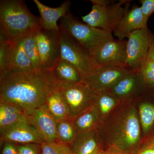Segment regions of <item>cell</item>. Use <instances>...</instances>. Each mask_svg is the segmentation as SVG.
Wrapping results in <instances>:
<instances>
[{
	"label": "cell",
	"mask_w": 154,
	"mask_h": 154,
	"mask_svg": "<svg viewBox=\"0 0 154 154\" xmlns=\"http://www.w3.org/2000/svg\"><path fill=\"white\" fill-rule=\"evenodd\" d=\"M104 149L128 154L136 152L142 141L135 101L120 103L97 128Z\"/></svg>",
	"instance_id": "1"
},
{
	"label": "cell",
	"mask_w": 154,
	"mask_h": 154,
	"mask_svg": "<svg viewBox=\"0 0 154 154\" xmlns=\"http://www.w3.org/2000/svg\"><path fill=\"white\" fill-rule=\"evenodd\" d=\"M0 100L12 103L27 116L45 104L51 87L49 71L11 72L0 80Z\"/></svg>",
	"instance_id": "2"
},
{
	"label": "cell",
	"mask_w": 154,
	"mask_h": 154,
	"mask_svg": "<svg viewBox=\"0 0 154 154\" xmlns=\"http://www.w3.org/2000/svg\"><path fill=\"white\" fill-rule=\"evenodd\" d=\"M0 24L1 32L11 43L41 27L39 18L31 14L20 0L1 1Z\"/></svg>",
	"instance_id": "3"
},
{
	"label": "cell",
	"mask_w": 154,
	"mask_h": 154,
	"mask_svg": "<svg viewBox=\"0 0 154 154\" xmlns=\"http://www.w3.org/2000/svg\"><path fill=\"white\" fill-rule=\"evenodd\" d=\"M59 27L92 57L99 45L113 38L112 33L80 22L69 12L61 18Z\"/></svg>",
	"instance_id": "4"
},
{
	"label": "cell",
	"mask_w": 154,
	"mask_h": 154,
	"mask_svg": "<svg viewBox=\"0 0 154 154\" xmlns=\"http://www.w3.org/2000/svg\"><path fill=\"white\" fill-rule=\"evenodd\" d=\"M91 11L82 20L88 25L112 33L125 14L129 9L130 1L91 0Z\"/></svg>",
	"instance_id": "5"
},
{
	"label": "cell",
	"mask_w": 154,
	"mask_h": 154,
	"mask_svg": "<svg viewBox=\"0 0 154 154\" xmlns=\"http://www.w3.org/2000/svg\"><path fill=\"white\" fill-rule=\"evenodd\" d=\"M59 43L61 58L74 66L80 72L85 82L99 67L93 58L67 33L59 29Z\"/></svg>",
	"instance_id": "6"
},
{
	"label": "cell",
	"mask_w": 154,
	"mask_h": 154,
	"mask_svg": "<svg viewBox=\"0 0 154 154\" xmlns=\"http://www.w3.org/2000/svg\"><path fill=\"white\" fill-rule=\"evenodd\" d=\"M51 85L62 95L68 107L70 117L74 118L93 104L96 91L87 83L78 84L51 82Z\"/></svg>",
	"instance_id": "7"
},
{
	"label": "cell",
	"mask_w": 154,
	"mask_h": 154,
	"mask_svg": "<svg viewBox=\"0 0 154 154\" xmlns=\"http://www.w3.org/2000/svg\"><path fill=\"white\" fill-rule=\"evenodd\" d=\"M154 34L147 27L133 31L127 40L125 68L139 70L147 58Z\"/></svg>",
	"instance_id": "8"
},
{
	"label": "cell",
	"mask_w": 154,
	"mask_h": 154,
	"mask_svg": "<svg viewBox=\"0 0 154 154\" xmlns=\"http://www.w3.org/2000/svg\"><path fill=\"white\" fill-rule=\"evenodd\" d=\"M58 32L45 30L41 27L33 32L42 69L49 71L60 58Z\"/></svg>",
	"instance_id": "9"
},
{
	"label": "cell",
	"mask_w": 154,
	"mask_h": 154,
	"mask_svg": "<svg viewBox=\"0 0 154 154\" xmlns=\"http://www.w3.org/2000/svg\"><path fill=\"white\" fill-rule=\"evenodd\" d=\"M127 40L114 38L99 45L93 54V60L99 67L125 68Z\"/></svg>",
	"instance_id": "10"
},
{
	"label": "cell",
	"mask_w": 154,
	"mask_h": 154,
	"mask_svg": "<svg viewBox=\"0 0 154 154\" xmlns=\"http://www.w3.org/2000/svg\"><path fill=\"white\" fill-rule=\"evenodd\" d=\"M146 86L139 70L130 71L109 91L120 103L135 101Z\"/></svg>",
	"instance_id": "11"
},
{
	"label": "cell",
	"mask_w": 154,
	"mask_h": 154,
	"mask_svg": "<svg viewBox=\"0 0 154 154\" xmlns=\"http://www.w3.org/2000/svg\"><path fill=\"white\" fill-rule=\"evenodd\" d=\"M27 121L37 131L45 141L60 142L57 132V121L45 104L26 116Z\"/></svg>",
	"instance_id": "12"
},
{
	"label": "cell",
	"mask_w": 154,
	"mask_h": 154,
	"mask_svg": "<svg viewBox=\"0 0 154 154\" xmlns=\"http://www.w3.org/2000/svg\"><path fill=\"white\" fill-rule=\"evenodd\" d=\"M135 102L138 111L143 141L154 137V87H146Z\"/></svg>",
	"instance_id": "13"
},
{
	"label": "cell",
	"mask_w": 154,
	"mask_h": 154,
	"mask_svg": "<svg viewBox=\"0 0 154 154\" xmlns=\"http://www.w3.org/2000/svg\"><path fill=\"white\" fill-rule=\"evenodd\" d=\"M1 133V143L11 142L18 144L37 143L45 141L36 130L28 122H22Z\"/></svg>",
	"instance_id": "14"
},
{
	"label": "cell",
	"mask_w": 154,
	"mask_h": 154,
	"mask_svg": "<svg viewBox=\"0 0 154 154\" xmlns=\"http://www.w3.org/2000/svg\"><path fill=\"white\" fill-rule=\"evenodd\" d=\"M129 71L126 68L121 67H100L85 82L95 91L109 90Z\"/></svg>",
	"instance_id": "15"
},
{
	"label": "cell",
	"mask_w": 154,
	"mask_h": 154,
	"mask_svg": "<svg viewBox=\"0 0 154 154\" xmlns=\"http://www.w3.org/2000/svg\"><path fill=\"white\" fill-rule=\"evenodd\" d=\"M147 22L145 20L140 7L134 5L128 11L116 25L113 33L119 40L128 38L133 31L146 28Z\"/></svg>",
	"instance_id": "16"
},
{
	"label": "cell",
	"mask_w": 154,
	"mask_h": 154,
	"mask_svg": "<svg viewBox=\"0 0 154 154\" xmlns=\"http://www.w3.org/2000/svg\"><path fill=\"white\" fill-rule=\"evenodd\" d=\"M33 2L40 14L39 22L42 28L49 31H59V27L57 25L58 20L68 13L71 2L65 1L60 7L56 8L45 5L38 0H33Z\"/></svg>",
	"instance_id": "17"
},
{
	"label": "cell",
	"mask_w": 154,
	"mask_h": 154,
	"mask_svg": "<svg viewBox=\"0 0 154 154\" xmlns=\"http://www.w3.org/2000/svg\"><path fill=\"white\" fill-rule=\"evenodd\" d=\"M69 146L73 154H95L104 150L97 129L77 133Z\"/></svg>",
	"instance_id": "18"
},
{
	"label": "cell",
	"mask_w": 154,
	"mask_h": 154,
	"mask_svg": "<svg viewBox=\"0 0 154 154\" xmlns=\"http://www.w3.org/2000/svg\"><path fill=\"white\" fill-rule=\"evenodd\" d=\"M49 73L51 82L78 84L83 82L82 77L78 69L60 57L50 70Z\"/></svg>",
	"instance_id": "19"
},
{
	"label": "cell",
	"mask_w": 154,
	"mask_h": 154,
	"mask_svg": "<svg viewBox=\"0 0 154 154\" xmlns=\"http://www.w3.org/2000/svg\"><path fill=\"white\" fill-rule=\"evenodd\" d=\"M23 38L11 43L9 54L11 73L34 70L30 60L25 53Z\"/></svg>",
	"instance_id": "20"
},
{
	"label": "cell",
	"mask_w": 154,
	"mask_h": 154,
	"mask_svg": "<svg viewBox=\"0 0 154 154\" xmlns=\"http://www.w3.org/2000/svg\"><path fill=\"white\" fill-rule=\"evenodd\" d=\"M27 121L22 110L12 103L0 100V131L22 122Z\"/></svg>",
	"instance_id": "21"
},
{
	"label": "cell",
	"mask_w": 154,
	"mask_h": 154,
	"mask_svg": "<svg viewBox=\"0 0 154 154\" xmlns=\"http://www.w3.org/2000/svg\"><path fill=\"white\" fill-rule=\"evenodd\" d=\"M120 103L109 90L96 91L92 105L98 113L99 123L103 121Z\"/></svg>",
	"instance_id": "22"
},
{
	"label": "cell",
	"mask_w": 154,
	"mask_h": 154,
	"mask_svg": "<svg viewBox=\"0 0 154 154\" xmlns=\"http://www.w3.org/2000/svg\"><path fill=\"white\" fill-rule=\"evenodd\" d=\"M45 105L56 121L70 117L68 107L62 95L52 85L48 95Z\"/></svg>",
	"instance_id": "23"
},
{
	"label": "cell",
	"mask_w": 154,
	"mask_h": 154,
	"mask_svg": "<svg viewBox=\"0 0 154 154\" xmlns=\"http://www.w3.org/2000/svg\"><path fill=\"white\" fill-rule=\"evenodd\" d=\"M77 133L89 132L97 129L99 124L98 113L93 105L73 118Z\"/></svg>",
	"instance_id": "24"
},
{
	"label": "cell",
	"mask_w": 154,
	"mask_h": 154,
	"mask_svg": "<svg viewBox=\"0 0 154 154\" xmlns=\"http://www.w3.org/2000/svg\"><path fill=\"white\" fill-rule=\"evenodd\" d=\"M57 132L60 142L69 146L77 134L73 123V118L57 121Z\"/></svg>",
	"instance_id": "25"
},
{
	"label": "cell",
	"mask_w": 154,
	"mask_h": 154,
	"mask_svg": "<svg viewBox=\"0 0 154 154\" xmlns=\"http://www.w3.org/2000/svg\"><path fill=\"white\" fill-rule=\"evenodd\" d=\"M33 32L23 38V46L25 53L30 60L34 70H38L42 69L41 59Z\"/></svg>",
	"instance_id": "26"
},
{
	"label": "cell",
	"mask_w": 154,
	"mask_h": 154,
	"mask_svg": "<svg viewBox=\"0 0 154 154\" xmlns=\"http://www.w3.org/2000/svg\"><path fill=\"white\" fill-rule=\"evenodd\" d=\"M0 80L11 73L9 63V50L11 43L1 32L0 36Z\"/></svg>",
	"instance_id": "27"
},
{
	"label": "cell",
	"mask_w": 154,
	"mask_h": 154,
	"mask_svg": "<svg viewBox=\"0 0 154 154\" xmlns=\"http://www.w3.org/2000/svg\"><path fill=\"white\" fill-rule=\"evenodd\" d=\"M146 87H154V60L147 58L139 70Z\"/></svg>",
	"instance_id": "28"
},
{
	"label": "cell",
	"mask_w": 154,
	"mask_h": 154,
	"mask_svg": "<svg viewBox=\"0 0 154 154\" xmlns=\"http://www.w3.org/2000/svg\"><path fill=\"white\" fill-rule=\"evenodd\" d=\"M19 154H41V144L28 143L16 145Z\"/></svg>",
	"instance_id": "29"
},
{
	"label": "cell",
	"mask_w": 154,
	"mask_h": 154,
	"mask_svg": "<svg viewBox=\"0 0 154 154\" xmlns=\"http://www.w3.org/2000/svg\"><path fill=\"white\" fill-rule=\"evenodd\" d=\"M141 10L146 22L154 13V0H140Z\"/></svg>",
	"instance_id": "30"
},
{
	"label": "cell",
	"mask_w": 154,
	"mask_h": 154,
	"mask_svg": "<svg viewBox=\"0 0 154 154\" xmlns=\"http://www.w3.org/2000/svg\"><path fill=\"white\" fill-rule=\"evenodd\" d=\"M134 154H154V138L142 141L139 148Z\"/></svg>",
	"instance_id": "31"
},
{
	"label": "cell",
	"mask_w": 154,
	"mask_h": 154,
	"mask_svg": "<svg viewBox=\"0 0 154 154\" xmlns=\"http://www.w3.org/2000/svg\"><path fill=\"white\" fill-rule=\"evenodd\" d=\"M60 143H42L41 144V154H59Z\"/></svg>",
	"instance_id": "32"
},
{
	"label": "cell",
	"mask_w": 154,
	"mask_h": 154,
	"mask_svg": "<svg viewBox=\"0 0 154 154\" xmlns=\"http://www.w3.org/2000/svg\"><path fill=\"white\" fill-rule=\"evenodd\" d=\"M4 143L2 154H19L15 144L11 142H5Z\"/></svg>",
	"instance_id": "33"
},
{
	"label": "cell",
	"mask_w": 154,
	"mask_h": 154,
	"mask_svg": "<svg viewBox=\"0 0 154 154\" xmlns=\"http://www.w3.org/2000/svg\"><path fill=\"white\" fill-rule=\"evenodd\" d=\"M59 154H73L69 146L60 143Z\"/></svg>",
	"instance_id": "34"
},
{
	"label": "cell",
	"mask_w": 154,
	"mask_h": 154,
	"mask_svg": "<svg viewBox=\"0 0 154 154\" xmlns=\"http://www.w3.org/2000/svg\"><path fill=\"white\" fill-rule=\"evenodd\" d=\"M95 154H128L118 151L116 150L112 149H107L102 150Z\"/></svg>",
	"instance_id": "35"
},
{
	"label": "cell",
	"mask_w": 154,
	"mask_h": 154,
	"mask_svg": "<svg viewBox=\"0 0 154 154\" xmlns=\"http://www.w3.org/2000/svg\"><path fill=\"white\" fill-rule=\"evenodd\" d=\"M147 58L154 60V37L150 45Z\"/></svg>",
	"instance_id": "36"
},
{
	"label": "cell",
	"mask_w": 154,
	"mask_h": 154,
	"mask_svg": "<svg viewBox=\"0 0 154 154\" xmlns=\"http://www.w3.org/2000/svg\"><path fill=\"white\" fill-rule=\"evenodd\" d=\"M153 138H154V137H153Z\"/></svg>",
	"instance_id": "37"
}]
</instances>
